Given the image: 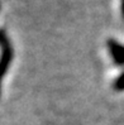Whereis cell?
<instances>
[{
  "mask_svg": "<svg viewBox=\"0 0 124 125\" xmlns=\"http://www.w3.org/2000/svg\"><path fill=\"white\" fill-rule=\"evenodd\" d=\"M0 47L3 49V57H1V62H0V77H1L4 68H5V63L9 60V54H10V47H9V42L8 38L4 32L0 31Z\"/></svg>",
  "mask_w": 124,
  "mask_h": 125,
  "instance_id": "6da1fadb",
  "label": "cell"
},
{
  "mask_svg": "<svg viewBox=\"0 0 124 125\" xmlns=\"http://www.w3.org/2000/svg\"><path fill=\"white\" fill-rule=\"evenodd\" d=\"M122 13H123V15H124V0H122Z\"/></svg>",
  "mask_w": 124,
  "mask_h": 125,
  "instance_id": "7a4b0ae2",
  "label": "cell"
}]
</instances>
